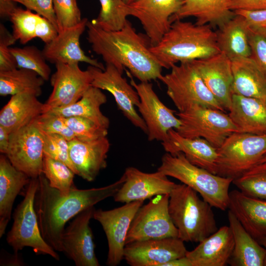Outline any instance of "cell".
Wrapping results in <instances>:
<instances>
[{
	"label": "cell",
	"instance_id": "cell-1",
	"mask_svg": "<svg viewBox=\"0 0 266 266\" xmlns=\"http://www.w3.org/2000/svg\"><path fill=\"white\" fill-rule=\"evenodd\" d=\"M38 179L34 206L41 234L55 251L62 252V236L66 223L87 208L113 197L125 177L123 174L113 183L100 188L78 189L75 186L66 195L52 187L43 173Z\"/></svg>",
	"mask_w": 266,
	"mask_h": 266
},
{
	"label": "cell",
	"instance_id": "cell-2",
	"mask_svg": "<svg viewBox=\"0 0 266 266\" xmlns=\"http://www.w3.org/2000/svg\"><path fill=\"white\" fill-rule=\"evenodd\" d=\"M87 39L92 50L106 64L123 72L126 68L140 82L159 79L163 67L150 50L147 38L136 32L128 20L117 31H106L89 21Z\"/></svg>",
	"mask_w": 266,
	"mask_h": 266
},
{
	"label": "cell",
	"instance_id": "cell-3",
	"mask_svg": "<svg viewBox=\"0 0 266 266\" xmlns=\"http://www.w3.org/2000/svg\"><path fill=\"white\" fill-rule=\"evenodd\" d=\"M150 50L163 68L178 63L205 58L220 52L216 32L209 25H198L177 19Z\"/></svg>",
	"mask_w": 266,
	"mask_h": 266
},
{
	"label": "cell",
	"instance_id": "cell-4",
	"mask_svg": "<svg viewBox=\"0 0 266 266\" xmlns=\"http://www.w3.org/2000/svg\"><path fill=\"white\" fill-rule=\"evenodd\" d=\"M184 184H176L169 194L168 211L184 242H200L217 231L212 206Z\"/></svg>",
	"mask_w": 266,
	"mask_h": 266
},
{
	"label": "cell",
	"instance_id": "cell-5",
	"mask_svg": "<svg viewBox=\"0 0 266 266\" xmlns=\"http://www.w3.org/2000/svg\"><path fill=\"white\" fill-rule=\"evenodd\" d=\"M157 170L190 187L212 207L223 211L228 209L229 190L233 178L213 174L192 164L181 152H166Z\"/></svg>",
	"mask_w": 266,
	"mask_h": 266
},
{
	"label": "cell",
	"instance_id": "cell-6",
	"mask_svg": "<svg viewBox=\"0 0 266 266\" xmlns=\"http://www.w3.org/2000/svg\"><path fill=\"white\" fill-rule=\"evenodd\" d=\"M39 185L37 178H31L22 201L15 208L13 222L6 236V241L14 253L30 247L37 255H48L60 260V256L43 239L34 208L35 196Z\"/></svg>",
	"mask_w": 266,
	"mask_h": 266
},
{
	"label": "cell",
	"instance_id": "cell-7",
	"mask_svg": "<svg viewBox=\"0 0 266 266\" xmlns=\"http://www.w3.org/2000/svg\"><path fill=\"white\" fill-rule=\"evenodd\" d=\"M169 73L160 78L166 93L179 112L196 106L211 108L225 112L207 88L192 62L171 67Z\"/></svg>",
	"mask_w": 266,
	"mask_h": 266
},
{
	"label": "cell",
	"instance_id": "cell-8",
	"mask_svg": "<svg viewBox=\"0 0 266 266\" xmlns=\"http://www.w3.org/2000/svg\"><path fill=\"white\" fill-rule=\"evenodd\" d=\"M217 152L216 174L234 179L257 164L266 154V134L234 133Z\"/></svg>",
	"mask_w": 266,
	"mask_h": 266
},
{
	"label": "cell",
	"instance_id": "cell-9",
	"mask_svg": "<svg viewBox=\"0 0 266 266\" xmlns=\"http://www.w3.org/2000/svg\"><path fill=\"white\" fill-rule=\"evenodd\" d=\"M181 124L175 130L188 138H202L219 148L232 133L239 132L229 114L220 110L196 106L175 113Z\"/></svg>",
	"mask_w": 266,
	"mask_h": 266
},
{
	"label": "cell",
	"instance_id": "cell-10",
	"mask_svg": "<svg viewBox=\"0 0 266 266\" xmlns=\"http://www.w3.org/2000/svg\"><path fill=\"white\" fill-rule=\"evenodd\" d=\"M169 194L155 196L135 214L130 227L126 245L151 239L178 237V230L168 211Z\"/></svg>",
	"mask_w": 266,
	"mask_h": 266
},
{
	"label": "cell",
	"instance_id": "cell-11",
	"mask_svg": "<svg viewBox=\"0 0 266 266\" xmlns=\"http://www.w3.org/2000/svg\"><path fill=\"white\" fill-rule=\"evenodd\" d=\"M87 69L92 77V86L111 94L124 116L147 134L146 125L135 108L139 104V97L134 87L123 77V72L111 64H106L103 70L92 66Z\"/></svg>",
	"mask_w": 266,
	"mask_h": 266
},
{
	"label": "cell",
	"instance_id": "cell-12",
	"mask_svg": "<svg viewBox=\"0 0 266 266\" xmlns=\"http://www.w3.org/2000/svg\"><path fill=\"white\" fill-rule=\"evenodd\" d=\"M130 84L139 97L140 102L137 107L146 125L148 140L165 141L168 131L177 130L180 125L179 119L175 115V111L162 102L149 82L136 83L131 78Z\"/></svg>",
	"mask_w": 266,
	"mask_h": 266
},
{
	"label": "cell",
	"instance_id": "cell-13",
	"mask_svg": "<svg viewBox=\"0 0 266 266\" xmlns=\"http://www.w3.org/2000/svg\"><path fill=\"white\" fill-rule=\"evenodd\" d=\"M143 202V200L134 201L111 210H95L93 218L100 224L107 240V266H118L124 259L126 240L130 227Z\"/></svg>",
	"mask_w": 266,
	"mask_h": 266
},
{
	"label": "cell",
	"instance_id": "cell-14",
	"mask_svg": "<svg viewBox=\"0 0 266 266\" xmlns=\"http://www.w3.org/2000/svg\"><path fill=\"white\" fill-rule=\"evenodd\" d=\"M43 138L33 121L10 134L9 145L5 155L12 165L31 178L42 173Z\"/></svg>",
	"mask_w": 266,
	"mask_h": 266
},
{
	"label": "cell",
	"instance_id": "cell-15",
	"mask_svg": "<svg viewBox=\"0 0 266 266\" xmlns=\"http://www.w3.org/2000/svg\"><path fill=\"white\" fill-rule=\"evenodd\" d=\"M78 64H55L56 71L50 78L53 90L44 103L43 113L76 102L92 86L90 72L81 69Z\"/></svg>",
	"mask_w": 266,
	"mask_h": 266
},
{
	"label": "cell",
	"instance_id": "cell-16",
	"mask_svg": "<svg viewBox=\"0 0 266 266\" xmlns=\"http://www.w3.org/2000/svg\"><path fill=\"white\" fill-rule=\"evenodd\" d=\"M95 208L92 206L77 215L64 231L63 252L76 266H99L95 253L93 234L90 222Z\"/></svg>",
	"mask_w": 266,
	"mask_h": 266
},
{
	"label": "cell",
	"instance_id": "cell-17",
	"mask_svg": "<svg viewBox=\"0 0 266 266\" xmlns=\"http://www.w3.org/2000/svg\"><path fill=\"white\" fill-rule=\"evenodd\" d=\"M184 241L178 237L134 241L125 245L124 259L131 266H164L186 256Z\"/></svg>",
	"mask_w": 266,
	"mask_h": 266
},
{
	"label": "cell",
	"instance_id": "cell-18",
	"mask_svg": "<svg viewBox=\"0 0 266 266\" xmlns=\"http://www.w3.org/2000/svg\"><path fill=\"white\" fill-rule=\"evenodd\" d=\"M182 2L181 0H136L129 4L130 16L140 21L150 46H154L169 29L170 18Z\"/></svg>",
	"mask_w": 266,
	"mask_h": 266
},
{
	"label": "cell",
	"instance_id": "cell-19",
	"mask_svg": "<svg viewBox=\"0 0 266 266\" xmlns=\"http://www.w3.org/2000/svg\"><path fill=\"white\" fill-rule=\"evenodd\" d=\"M123 174L125 182L113 196L116 202L144 201L158 195L170 194L176 184L158 170L146 173L131 166L126 168Z\"/></svg>",
	"mask_w": 266,
	"mask_h": 266
},
{
	"label": "cell",
	"instance_id": "cell-20",
	"mask_svg": "<svg viewBox=\"0 0 266 266\" xmlns=\"http://www.w3.org/2000/svg\"><path fill=\"white\" fill-rule=\"evenodd\" d=\"M88 22L87 18H83L79 24L58 32L52 40L45 43L42 51L46 60L55 64L83 62L103 70V64L86 55L80 47V38L87 29Z\"/></svg>",
	"mask_w": 266,
	"mask_h": 266
},
{
	"label": "cell",
	"instance_id": "cell-21",
	"mask_svg": "<svg viewBox=\"0 0 266 266\" xmlns=\"http://www.w3.org/2000/svg\"><path fill=\"white\" fill-rule=\"evenodd\" d=\"M205 85L225 110L232 104L231 60L223 52L192 61Z\"/></svg>",
	"mask_w": 266,
	"mask_h": 266
},
{
	"label": "cell",
	"instance_id": "cell-22",
	"mask_svg": "<svg viewBox=\"0 0 266 266\" xmlns=\"http://www.w3.org/2000/svg\"><path fill=\"white\" fill-rule=\"evenodd\" d=\"M110 147L106 136L90 141L76 138L69 141V157L77 175L88 182L94 181L100 170L107 166Z\"/></svg>",
	"mask_w": 266,
	"mask_h": 266
},
{
	"label": "cell",
	"instance_id": "cell-23",
	"mask_svg": "<svg viewBox=\"0 0 266 266\" xmlns=\"http://www.w3.org/2000/svg\"><path fill=\"white\" fill-rule=\"evenodd\" d=\"M162 144L166 152L171 154L181 152L192 164L216 174L218 148L205 139L184 137L175 129H171Z\"/></svg>",
	"mask_w": 266,
	"mask_h": 266
},
{
	"label": "cell",
	"instance_id": "cell-24",
	"mask_svg": "<svg viewBox=\"0 0 266 266\" xmlns=\"http://www.w3.org/2000/svg\"><path fill=\"white\" fill-rule=\"evenodd\" d=\"M228 208L257 241L266 236V200L247 196L239 190L229 192Z\"/></svg>",
	"mask_w": 266,
	"mask_h": 266
},
{
	"label": "cell",
	"instance_id": "cell-25",
	"mask_svg": "<svg viewBox=\"0 0 266 266\" xmlns=\"http://www.w3.org/2000/svg\"><path fill=\"white\" fill-rule=\"evenodd\" d=\"M199 243L186 254L193 266H225L228 264L234 246L230 226L221 227Z\"/></svg>",
	"mask_w": 266,
	"mask_h": 266
},
{
	"label": "cell",
	"instance_id": "cell-26",
	"mask_svg": "<svg viewBox=\"0 0 266 266\" xmlns=\"http://www.w3.org/2000/svg\"><path fill=\"white\" fill-rule=\"evenodd\" d=\"M31 178L18 170L7 157L0 156V238L3 236L10 221L15 199L28 185Z\"/></svg>",
	"mask_w": 266,
	"mask_h": 266
},
{
	"label": "cell",
	"instance_id": "cell-27",
	"mask_svg": "<svg viewBox=\"0 0 266 266\" xmlns=\"http://www.w3.org/2000/svg\"><path fill=\"white\" fill-rule=\"evenodd\" d=\"M228 114L239 132L266 134V104L260 99L233 94Z\"/></svg>",
	"mask_w": 266,
	"mask_h": 266
},
{
	"label": "cell",
	"instance_id": "cell-28",
	"mask_svg": "<svg viewBox=\"0 0 266 266\" xmlns=\"http://www.w3.org/2000/svg\"><path fill=\"white\" fill-rule=\"evenodd\" d=\"M9 19L14 37L23 44L35 38L47 43L58 33L57 29L47 19L28 9L17 7Z\"/></svg>",
	"mask_w": 266,
	"mask_h": 266
},
{
	"label": "cell",
	"instance_id": "cell-29",
	"mask_svg": "<svg viewBox=\"0 0 266 266\" xmlns=\"http://www.w3.org/2000/svg\"><path fill=\"white\" fill-rule=\"evenodd\" d=\"M44 103L28 92L12 95L0 112V125L10 134L28 125L43 112Z\"/></svg>",
	"mask_w": 266,
	"mask_h": 266
},
{
	"label": "cell",
	"instance_id": "cell-30",
	"mask_svg": "<svg viewBox=\"0 0 266 266\" xmlns=\"http://www.w3.org/2000/svg\"><path fill=\"white\" fill-rule=\"evenodd\" d=\"M230 2V0H185L170 22L192 16L196 18L198 25L219 28L235 16Z\"/></svg>",
	"mask_w": 266,
	"mask_h": 266
},
{
	"label": "cell",
	"instance_id": "cell-31",
	"mask_svg": "<svg viewBox=\"0 0 266 266\" xmlns=\"http://www.w3.org/2000/svg\"><path fill=\"white\" fill-rule=\"evenodd\" d=\"M233 74L232 92L247 97L266 99V77L250 57L231 60Z\"/></svg>",
	"mask_w": 266,
	"mask_h": 266
},
{
	"label": "cell",
	"instance_id": "cell-32",
	"mask_svg": "<svg viewBox=\"0 0 266 266\" xmlns=\"http://www.w3.org/2000/svg\"><path fill=\"white\" fill-rule=\"evenodd\" d=\"M228 218L234 241L228 264L232 266H263L266 255L265 248L246 231L230 210Z\"/></svg>",
	"mask_w": 266,
	"mask_h": 266
},
{
	"label": "cell",
	"instance_id": "cell-33",
	"mask_svg": "<svg viewBox=\"0 0 266 266\" xmlns=\"http://www.w3.org/2000/svg\"><path fill=\"white\" fill-rule=\"evenodd\" d=\"M218 28L217 41L221 52L231 60L250 57L249 27L242 17L235 15Z\"/></svg>",
	"mask_w": 266,
	"mask_h": 266
},
{
	"label": "cell",
	"instance_id": "cell-34",
	"mask_svg": "<svg viewBox=\"0 0 266 266\" xmlns=\"http://www.w3.org/2000/svg\"><path fill=\"white\" fill-rule=\"evenodd\" d=\"M106 101V96L101 90L91 86L76 102L66 107L53 108L47 112L64 117L79 116L86 118L108 129L109 119L100 110V106Z\"/></svg>",
	"mask_w": 266,
	"mask_h": 266
},
{
	"label": "cell",
	"instance_id": "cell-35",
	"mask_svg": "<svg viewBox=\"0 0 266 266\" xmlns=\"http://www.w3.org/2000/svg\"><path fill=\"white\" fill-rule=\"evenodd\" d=\"M45 80L35 72L18 68L0 71V95L6 96L28 92L37 97L42 94Z\"/></svg>",
	"mask_w": 266,
	"mask_h": 266
},
{
	"label": "cell",
	"instance_id": "cell-36",
	"mask_svg": "<svg viewBox=\"0 0 266 266\" xmlns=\"http://www.w3.org/2000/svg\"><path fill=\"white\" fill-rule=\"evenodd\" d=\"M100 9L97 17L91 22L106 31L121 29L130 16L129 4L123 0H99Z\"/></svg>",
	"mask_w": 266,
	"mask_h": 266
},
{
	"label": "cell",
	"instance_id": "cell-37",
	"mask_svg": "<svg viewBox=\"0 0 266 266\" xmlns=\"http://www.w3.org/2000/svg\"><path fill=\"white\" fill-rule=\"evenodd\" d=\"M233 183L244 194L266 200V163L254 165Z\"/></svg>",
	"mask_w": 266,
	"mask_h": 266
},
{
	"label": "cell",
	"instance_id": "cell-38",
	"mask_svg": "<svg viewBox=\"0 0 266 266\" xmlns=\"http://www.w3.org/2000/svg\"><path fill=\"white\" fill-rule=\"evenodd\" d=\"M42 173L49 185L66 195L75 187L73 179L75 174L65 163L44 155Z\"/></svg>",
	"mask_w": 266,
	"mask_h": 266
},
{
	"label": "cell",
	"instance_id": "cell-39",
	"mask_svg": "<svg viewBox=\"0 0 266 266\" xmlns=\"http://www.w3.org/2000/svg\"><path fill=\"white\" fill-rule=\"evenodd\" d=\"M10 50L16 62L17 67L33 70L45 81L49 79L51 69L46 62L42 50L33 45L22 48L10 47Z\"/></svg>",
	"mask_w": 266,
	"mask_h": 266
},
{
	"label": "cell",
	"instance_id": "cell-40",
	"mask_svg": "<svg viewBox=\"0 0 266 266\" xmlns=\"http://www.w3.org/2000/svg\"><path fill=\"white\" fill-rule=\"evenodd\" d=\"M65 122L78 139L90 141L106 137L108 129L104 128L94 121L79 116L64 117Z\"/></svg>",
	"mask_w": 266,
	"mask_h": 266
},
{
	"label": "cell",
	"instance_id": "cell-41",
	"mask_svg": "<svg viewBox=\"0 0 266 266\" xmlns=\"http://www.w3.org/2000/svg\"><path fill=\"white\" fill-rule=\"evenodd\" d=\"M40 132L43 138L44 155L65 163L75 174L78 175V172L70 159L69 141L60 134Z\"/></svg>",
	"mask_w": 266,
	"mask_h": 266
},
{
	"label": "cell",
	"instance_id": "cell-42",
	"mask_svg": "<svg viewBox=\"0 0 266 266\" xmlns=\"http://www.w3.org/2000/svg\"><path fill=\"white\" fill-rule=\"evenodd\" d=\"M58 32L74 27L82 20L76 0H53Z\"/></svg>",
	"mask_w": 266,
	"mask_h": 266
},
{
	"label": "cell",
	"instance_id": "cell-43",
	"mask_svg": "<svg viewBox=\"0 0 266 266\" xmlns=\"http://www.w3.org/2000/svg\"><path fill=\"white\" fill-rule=\"evenodd\" d=\"M41 132L60 134L69 141L76 138L65 121L64 117L50 112L41 114L33 121Z\"/></svg>",
	"mask_w": 266,
	"mask_h": 266
},
{
	"label": "cell",
	"instance_id": "cell-44",
	"mask_svg": "<svg viewBox=\"0 0 266 266\" xmlns=\"http://www.w3.org/2000/svg\"><path fill=\"white\" fill-rule=\"evenodd\" d=\"M248 39L251 50L250 57L266 77V30L249 27Z\"/></svg>",
	"mask_w": 266,
	"mask_h": 266
},
{
	"label": "cell",
	"instance_id": "cell-45",
	"mask_svg": "<svg viewBox=\"0 0 266 266\" xmlns=\"http://www.w3.org/2000/svg\"><path fill=\"white\" fill-rule=\"evenodd\" d=\"M4 25L0 24V71H5L17 67L16 62L11 53L10 46L16 41Z\"/></svg>",
	"mask_w": 266,
	"mask_h": 266
},
{
	"label": "cell",
	"instance_id": "cell-46",
	"mask_svg": "<svg viewBox=\"0 0 266 266\" xmlns=\"http://www.w3.org/2000/svg\"><path fill=\"white\" fill-rule=\"evenodd\" d=\"M15 3H19L26 7V9L34 11L51 22L57 29L55 15L53 0H11Z\"/></svg>",
	"mask_w": 266,
	"mask_h": 266
},
{
	"label": "cell",
	"instance_id": "cell-47",
	"mask_svg": "<svg viewBox=\"0 0 266 266\" xmlns=\"http://www.w3.org/2000/svg\"><path fill=\"white\" fill-rule=\"evenodd\" d=\"M233 11L235 15L242 17L249 28L266 30V9H238Z\"/></svg>",
	"mask_w": 266,
	"mask_h": 266
},
{
	"label": "cell",
	"instance_id": "cell-48",
	"mask_svg": "<svg viewBox=\"0 0 266 266\" xmlns=\"http://www.w3.org/2000/svg\"><path fill=\"white\" fill-rule=\"evenodd\" d=\"M230 8L232 11L266 9V0H230Z\"/></svg>",
	"mask_w": 266,
	"mask_h": 266
},
{
	"label": "cell",
	"instance_id": "cell-49",
	"mask_svg": "<svg viewBox=\"0 0 266 266\" xmlns=\"http://www.w3.org/2000/svg\"><path fill=\"white\" fill-rule=\"evenodd\" d=\"M0 266H24V263L18 253L10 254L7 252H1Z\"/></svg>",
	"mask_w": 266,
	"mask_h": 266
},
{
	"label": "cell",
	"instance_id": "cell-50",
	"mask_svg": "<svg viewBox=\"0 0 266 266\" xmlns=\"http://www.w3.org/2000/svg\"><path fill=\"white\" fill-rule=\"evenodd\" d=\"M15 3L11 0H0V18L9 19L13 11L17 7Z\"/></svg>",
	"mask_w": 266,
	"mask_h": 266
},
{
	"label": "cell",
	"instance_id": "cell-51",
	"mask_svg": "<svg viewBox=\"0 0 266 266\" xmlns=\"http://www.w3.org/2000/svg\"><path fill=\"white\" fill-rule=\"evenodd\" d=\"M10 139V133L3 126L0 125V152L5 155L7 152Z\"/></svg>",
	"mask_w": 266,
	"mask_h": 266
},
{
	"label": "cell",
	"instance_id": "cell-52",
	"mask_svg": "<svg viewBox=\"0 0 266 266\" xmlns=\"http://www.w3.org/2000/svg\"><path fill=\"white\" fill-rule=\"evenodd\" d=\"M164 266H193L190 260L185 256L171 260Z\"/></svg>",
	"mask_w": 266,
	"mask_h": 266
},
{
	"label": "cell",
	"instance_id": "cell-53",
	"mask_svg": "<svg viewBox=\"0 0 266 266\" xmlns=\"http://www.w3.org/2000/svg\"><path fill=\"white\" fill-rule=\"evenodd\" d=\"M259 243L262 245L266 249V236H265L264 237H263L259 242ZM264 266H266V255L264 263Z\"/></svg>",
	"mask_w": 266,
	"mask_h": 266
},
{
	"label": "cell",
	"instance_id": "cell-54",
	"mask_svg": "<svg viewBox=\"0 0 266 266\" xmlns=\"http://www.w3.org/2000/svg\"><path fill=\"white\" fill-rule=\"evenodd\" d=\"M266 163V154L261 159L259 163Z\"/></svg>",
	"mask_w": 266,
	"mask_h": 266
},
{
	"label": "cell",
	"instance_id": "cell-55",
	"mask_svg": "<svg viewBox=\"0 0 266 266\" xmlns=\"http://www.w3.org/2000/svg\"><path fill=\"white\" fill-rule=\"evenodd\" d=\"M126 4H130L134 1H135L136 0H123Z\"/></svg>",
	"mask_w": 266,
	"mask_h": 266
},
{
	"label": "cell",
	"instance_id": "cell-56",
	"mask_svg": "<svg viewBox=\"0 0 266 266\" xmlns=\"http://www.w3.org/2000/svg\"><path fill=\"white\" fill-rule=\"evenodd\" d=\"M265 103H266V100H265Z\"/></svg>",
	"mask_w": 266,
	"mask_h": 266
},
{
	"label": "cell",
	"instance_id": "cell-57",
	"mask_svg": "<svg viewBox=\"0 0 266 266\" xmlns=\"http://www.w3.org/2000/svg\"><path fill=\"white\" fill-rule=\"evenodd\" d=\"M181 0L183 2V1L184 0Z\"/></svg>",
	"mask_w": 266,
	"mask_h": 266
}]
</instances>
